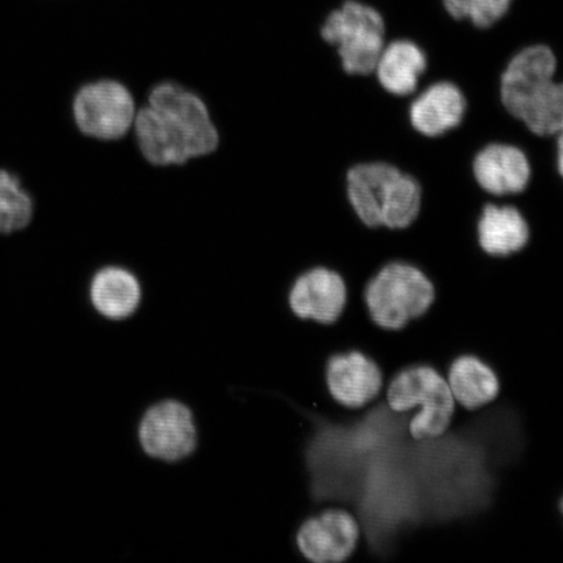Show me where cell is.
<instances>
[{
	"mask_svg": "<svg viewBox=\"0 0 563 563\" xmlns=\"http://www.w3.org/2000/svg\"><path fill=\"white\" fill-rule=\"evenodd\" d=\"M141 157L156 167L180 166L214 153L220 131L206 100L176 81L147 91L131 132Z\"/></svg>",
	"mask_w": 563,
	"mask_h": 563,
	"instance_id": "6da1fadb",
	"label": "cell"
},
{
	"mask_svg": "<svg viewBox=\"0 0 563 563\" xmlns=\"http://www.w3.org/2000/svg\"><path fill=\"white\" fill-rule=\"evenodd\" d=\"M559 59L543 42L514 53L499 77V100L508 114L538 137L563 131V80Z\"/></svg>",
	"mask_w": 563,
	"mask_h": 563,
	"instance_id": "7a4b0ae2",
	"label": "cell"
},
{
	"mask_svg": "<svg viewBox=\"0 0 563 563\" xmlns=\"http://www.w3.org/2000/svg\"><path fill=\"white\" fill-rule=\"evenodd\" d=\"M344 191L358 222L368 229L410 228L422 206L420 181L383 159L352 165L344 179Z\"/></svg>",
	"mask_w": 563,
	"mask_h": 563,
	"instance_id": "3957f363",
	"label": "cell"
},
{
	"mask_svg": "<svg viewBox=\"0 0 563 563\" xmlns=\"http://www.w3.org/2000/svg\"><path fill=\"white\" fill-rule=\"evenodd\" d=\"M384 398L394 412L417 410L408 421V433L415 440L445 433L456 410L446 377L427 364L398 371L386 383Z\"/></svg>",
	"mask_w": 563,
	"mask_h": 563,
	"instance_id": "277c9868",
	"label": "cell"
},
{
	"mask_svg": "<svg viewBox=\"0 0 563 563\" xmlns=\"http://www.w3.org/2000/svg\"><path fill=\"white\" fill-rule=\"evenodd\" d=\"M363 299L378 328L397 332L427 313L435 299V287L419 266L393 260L368 279Z\"/></svg>",
	"mask_w": 563,
	"mask_h": 563,
	"instance_id": "5b68a950",
	"label": "cell"
},
{
	"mask_svg": "<svg viewBox=\"0 0 563 563\" xmlns=\"http://www.w3.org/2000/svg\"><path fill=\"white\" fill-rule=\"evenodd\" d=\"M320 37L333 48L344 74L373 76L386 45V21L363 0H343L322 20Z\"/></svg>",
	"mask_w": 563,
	"mask_h": 563,
	"instance_id": "8992f818",
	"label": "cell"
},
{
	"mask_svg": "<svg viewBox=\"0 0 563 563\" xmlns=\"http://www.w3.org/2000/svg\"><path fill=\"white\" fill-rule=\"evenodd\" d=\"M139 108L132 90L112 77L82 84L70 103L77 131L101 143H115L129 137Z\"/></svg>",
	"mask_w": 563,
	"mask_h": 563,
	"instance_id": "52a82bcc",
	"label": "cell"
},
{
	"mask_svg": "<svg viewBox=\"0 0 563 563\" xmlns=\"http://www.w3.org/2000/svg\"><path fill=\"white\" fill-rule=\"evenodd\" d=\"M471 174L490 200L501 202L526 191L532 178V165L523 147L490 141L475 153Z\"/></svg>",
	"mask_w": 563,
	"mask_h": 563,
	"instance_id": "ba28073f",
	"label": "cell"
},
{
	"mask_svg": "<svg viewBox=\"0 0 563 563\" xmlns=\"http://www.w3.org/2000/svg\"><path fill=\"white\" fill-rule=\"evenodd\" d=\"M139 439L150 456L166 462L185 460L197 445L194 415L178 400H164L145 412L140 422Z\"/></svg>",
	"mask_w": 563,
	"mask_h": 563,
	"instance_id": "9c48e42d",
	"label": "cell"
},
{
	"mask_svg": "<svg viewBox=\"0 0 563 563\" xmlns=\"http://www.w3.org/2000/svg\"><path fill=\"white\" fill-rule=\"evenodd\" d=\"M325 383L330 397L347 410H362L383 396V369L361 350L338 351L325 363Z\"/></svg>",
	"mask_w": 563,
	"mask_h": 563,
	"instance_id": "30bf717a",
	"label": "cell"
},
{
	"mask_svg": "<svg viewBox=\"0 0 563 563\" xmlns=\"http://www.w3.org/2000/svg\"><path fill=\"white\" fill-rule=\"evenodd\" d=\"M349 288L342 274L333 267L314 265L294 278L287 300L301 320L332 327L346 309Z\"/></svg>",
	"mask_w": 563,
	"mask_h": 563,
	"instance_id": "8fae6325",
	"label": "cell"
},
{
	"mask_svg": "<svg viewBox=\"0 0 563 563\" xmlns=\"http://www.w3.org/2000/svg\"><path fill=\"white\" fill-rule=\"evenodd\" d=\"M362 528L354 512L329 508L308 518L297 534L299 551L313 563H343L355 553Z\"/></svg>",
	"mask_w": 563,
	"mask_h": 563,
	"instance_id": "7c38bea8",
	"label": "cell"
},
{
	"mask_svg": "<svg viewBox=\"0 0 563 563\" xmlns=\"http://www.w3.org/2000/svg\"><path fill=\"white\" fill-rule=\"evenodd\" d=\"M468 110L463 89L452 80H435L422 86L408 100L407 118L422 137L438 139L460 126Z\"/></svg>",
	"mask_w": 563,
	"mask_h": 563,
	"instance_id": "4fadbf2b",
	"label": "cell"
},
{
	"mask_svg": "<svg viewBox=\"0 0 563 563\" xmlns=\"http://www.w3.org/2000/svg\"><path fill=\"white\" fill-rule=\"evenodd\" d=\"M476 241L487 256L518 255L531 241L530 222L516 203L485 201L476 221Z\"/></svg>",
	"mask_w": 563,
	"mask_h": 563,
	"instance_id": "5bb4252c",
	"label": "cell"
},
{
	"mask_svg": "<svg viewBox=\"0 0 563 563\" xmlns=\"http://www.w3.org/2000/svg\"><path fill=\"white\" fill-rule=\"evenodd\" d=\"M428 69L426 48L417 41L397 38L386 42L373 77L387 95L411 98L418 93Z\"/></svg>",
	"mask_w": 563,
	"mask_h": 563,
	"instance_id": "9a60e30c",
	"label": "cell"
},
{
	"mask_svg": "<svg viewBox=\"0 0 563 563\" xmlns=\"http://www.w3.org/2000/svg\"><path fill=\"white\" fill-rule=\"evenodd\" d=\"M89 299L106 319L124 320L137 311L143 299V286L131 267L106 264L91 276Z\"/></svg>",
	"mask_w": 563,
	"mask_h": 563,
	"instance_id": "2e32d148",
	"label": "cell"
},
{
	"mask_svg": "<svg viewBox=\"0 0 563 563\" xmlns=\"http://www.w3.org/2000/svg\"><path fill=\"white\" fill-rule=\"evenodd\" d=\"M446 379L456 405L468 411L481 410L499 394L497 373L473 354L456 356L450 364Z\"/></svg>",
	"mask_w": 563,
	"mask_h": 563,
	"instance_id": "e0dca14e",
	"label": "cell"
},
{
	"mask_svg": "<svg viewBox=\"0 0 563 563\" xmlns=\"http://www.w3.org/2000/svg\"><path fill=\"white\" fill-rule=\"evenodd\" d=\"M34 199L15 173L0 167V234L11 235L30 227Z\"/></svg>",
	"mask_w": 563,
	"mask_h": 563,
	"instance_id": "ac0fdd59",
	"label": "cell"
},
{
	"mask_svg": "<svg viewBox=\"0 0 563 563\" xmlns=\"http://www.w3.org/2000/svg\"><path fill=\"white\" fill-rule=\"evenodd\" d=\"M449 15L470 21L477 30H489L509 12L512 0H442Z\"/></svg>",
	"mask_w": 563,
	"mask_h": 563,
	"instance_id": "d6986e66",
	"label": "cell"
},
{
	"mask_svg": "<svg viewBox=\"0 0 563 563\" xmlns=\"http://www.w3.org/2000/svg\"><path fill=\"white\" fill-rule=\"evenodd\" d=\"M554 165L555 172L563 180V131L554 137Z\"/></svg>",
	"mask_w": 563,
	"mask_h": 563,
	"instance_id": "ffe728a7",
	"label": "cell"
},
{
	"mask_svg": "<svg viewBox=\"0 0 563 563\" xmlns=\"http://www.w3.org/2000/svg\"><path fill=\"white\" fill-rule=\"evenodd\" d=\"M560 511L562 512V516H563V496L561 497L560 499Z\"/></svg>",
	"mask_w": 563,
	"mask_h": 563,
	"instance_id": "44dd1931",
	"label": "cell"
}]
</instances>
